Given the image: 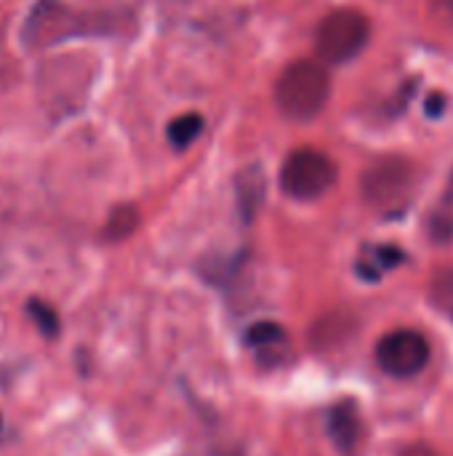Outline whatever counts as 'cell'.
Wrapping results in <instances>:
<instances>
[{"label":"cell","mask_w":453,"mask_h":456,"mask_svg":"<svg viewBox=\"0 0 453 456\" xmlns=\"http://www.w3.org/2000/svg\"><path fill=\"white\" fill-rule=\"evenodd\" d=\"M368 37H371L368 16L355 8H339L320 21L315 35V48L326 64H344L366 48Z\"/></svg>","instance_id":"cell-2"},{"label":"cell","mask_w":453,"mask_h":456,"mask_svg":"<svg viewBox=\"0 0 453 456\" xmlns=\"http://www.w3.org/2000/svg\"><path fill=\"white\" fill-rule=\"evenodd\" d=\"M376 363L384 374L398 379H411L430 363V342L414 329H398L379 339Z\"/></svg>","instance_id":"cell-5"},{"label":"cell","mask_w":453,"mask_h":456,"mask_svg":"<svg viewBox=\"0 0 453 456\" xmlns=\"http://www.w3.org/2000/svg\"><path fill=\"white\" fill-rule=\"evenodd\" d=\"M136 227H139L136 206H117V208H112V214L104 224V240H112V243L125 240L128 235L136 232Z\"/></svg>","instance_id":"cell-10"},{"label":"cell","mask_w":453,"mask_h":456,"mask_svg":"<svg viewBox=\"0 0 453 456\" xmlns=\"http://www.w3.org/2000/svg\"><path fill=\"white\" fill-rule=\"evenodd\" d=\"M262 187H264L262 168H246L238 176V200H240V211L246 214V219L256 211L262 200Z\"/></svg>","instance_id":"cell-9"},{"label":"cell","mask_w":453,"mask_h":456,"mask_svg":"<svg viewBox=\"0 0 453 456\" xmlns=\"http://www.w3.org/2000/svg\"><path fill=\"white\" fill-rule=\"evenodd\" d=\"M336 163L312 147H299L294 150L280 171V187L288 198L296 200H315L323 198L334 184H336Z\"/></svg>","instance_id":"cell-3"},{"label":"cell","mask_w":453,"mask_h":456,"mask_svg":"<svg viewBox=\"0 0 453 456\" xmlns=\"http://www.w3.org/2000/svg\"><path fill=\"white\" fill-rule=\"evenodd\" d=\"M433 302L446 307V310H453V267L435 273V278H433Z\"/></svg>","instance_id":"cell-12"},{"label":"cell","mask_w":453,"mask_h":456,"mask_svg":"<svg viewBox=\"0 0 453 456\" xmlns=\"http://www.w3.org/2000/svg\"><path fill=\"white\" fill-rule=\"evenodd\" d=\"M328 433L331 441L336 444V449L344 456H358L366 441V430H363V419L355 409V403L344 401L339 406H334L331 417H328Z\"/></svg>","instance_id":"cell-6"},{"label":"cell","mask_w":453,"mask_h":456,"mask_svg":"<svg viewBox=\"0 0 453 456\" xmlns=\"http://www.w3.org/2000/svg\"><path fill=\"white\" fill-rule=\"evenodd\" d=\"M203 134V118L198 112H184L168 123V142L176 150H187Z\"/></svg>","instance_id":"cell-8"},{"label":"cell","mask_w":453,"mask_h":456,"mask_svg":"<svg viewBox=\"0 0 453 456\" xmlns=\"http://www.w3.org/2000/svg\"><path fill=\"white\" fill-rule=\"evenodd\" d=\"M29 315L37 321V326H40V331L43 334H48V337H53L56 334V329H59V321H56V313L48 307V305H43V302H29Z\"/></svg>","instance_id":"cell-13"},{"label":"cell","mask_w":453,"mask_h":456,"mask_svg":"<svg viewBox=\"0 0 453 456\" xmlns=\"http://www.w3.org/2000/svg\"><path fill=\"white\" fill-rule=\"evenodd\" d=\"M246 345H248L251 350H256L259 355H264V353H270V350L286 345V331H283V326H278V323H256V326L248 329Z\"/></svg>","instance_id":"cell-11"},{"label":"cell","mask_w":453,"mask_h":456,"mask_svg":"<svg viewBox=\"0 0 453 456\" xmlns=\"http://www.w3.org/2000/svg\"><path fill=\"white\" fill-rule=\"evenodd\" d=\"M414 179H417V168L409 158L387 155L366 168L360 179V190L374 208H395L409 198Z\"/></svg>","instance_id":"cell-4"},{"label":"cell","mask_w":453,"mask_h":456,"mask_svg":"<svg viewBox=\"0 0 453 456\" xmlns=\"http://www.w3.org/2000/svg\"><path fill=\"white\" fill-rule=\"evenodd\" d=\"M403 262V254L392 246H379V248H371L363 254V259L358 262V273L366 278V281H379L382 273L392 270L395 265Z\"/></svg>","instance_id":"cell-7"},{"label":"cell","mask_w":453,"mask_h":456,"mask_svg":"<svg viewBox=\"0 0 453 456\" xmlns=\"http://www.w3.org/2000/svg\"><path fill=\"white\" fill-rule=\"evenodd\" d=\"M400 456H441L433 446H427V444H414V446H409V449H403Z\"/></svg>","instance_id":"cell-14"},{"label":"cell","mask_w":453,"mask_h":456,"mask_svg":"<svg viewBox=\"0 0 453 456\" xmlns=\"http://www.w3.org/2000/svg\"><path fill=\"white\" fill-rule=\"evenodd\" d=\"M331 96V77L320 61H291L275 83V102L286 118L310 120L323 112Z\"/></svg>","instance_id":"cell-1"}]
</instances>
